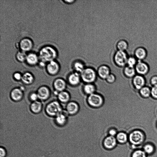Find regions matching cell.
<instances>
[{
    "mask_svg": "<svg viewBox=\"0 0 157 157\" xmlns=\"http://www.w3.org/2000/svg\"><path fill=\"white\" fill-rule=\"evenodd\" d=\"M145 139L144 132L142 130L139 128L132 130L128 135L129 142L131 145L136 146H142Z\"/></svg>",
    "mask_w": 157,
    "mask_h": 157,
    "instance_id": "1",
    "label": "cell"
},
{
    "mask_svg": "<svg viewBox=\"0 0 157 157\" xmlns=\"http://www.w3.org/2000/svg\"><path fill=\"white\" fill-rule=\"evenodd\" d=\"M57 56V52L54 48L50 46H46L40 49L38 56L40 61L46 63L54 60Z\"/></svg>",
    "mask_w": 157,
    "mask_h": 157,
    "instance_id": "2",
    "label": "cell"
},
{
    "mask_svg": "<svg viewBox=\"0 0 157 157\" xmlns=\"http://www.w3.org/2000/svg\"><path fill=\"white\" fill-rule=\"evenodd\" d=\"M80 75L81 81L85 83H94L98 76L97 71L90 67H86L80 73Z\"/></svg>",
    "mask_w": 157,
    "mask_h": 157,
    "instance_id": "3",
    "label": "cell"
},
{
    "mask_svg": "<svg viewBox=\"0 0 157 157\" xmlns=\"http://www.w3.org/2000/svg\"><path fill=\"white\" fill-rule=\"evenodd\" d=\"M87 101L90 106L95 108L101 107L104 103V99L102 96L97 93L88 96Z\"/></svg>",
    "mask_w": 157,
    "mask_h": 157,
    "instance_id": "4",
    "label": "cell"
},
{
    "mask_svg": "<svg viewBox=\"0 0 157 157\" xmlns=\"http://www.w3.org/2000/svg\"><path fill=\"white\" fill-rule=\"evenodd\" d=\"M47 113L51 116H57L62 111L60 104L56 101H54L49 103L46 108Z\"/></svg>",
    "mask_w": 157,
    "mask_h": 157,
    "instance_id": "5",
    "label": "cell"
},
{
    "mask_svg": "<svg viewBox=\"0 0 157 157\" xmlns=\"http://www.w3.org/2000/svg\"><path fill=\"white\" fill-rule=\"evenodd\" d=\"M128 57L125 51H117L114 56V60L116 64L120 67H124L127 64Z\"/></svg>",
    "mask_w": 157,
    "mask_h": 157,
    "instance_id": "6",
    "label": "cell"
},
{
    "mask_svg": "<svg viewBox=\"0 0 157 157\" xmlns=\"http://www.w3.org/2000/svg\"><path fill=\"white\" fill-rule=\"evenodd\" d=\"M134 68L137 74L143 76L147 74L150 69L148 64L143 60H138Z\"/></svg>",
    "mask_w": 157,
    "mask_h": 157,
    "instance_id": "7",
    "label": "cell"
},
{
    "mask_svg": "<svg viewBox=\"0 0 157 157\" xmlns=\"http://www.w3.org/2000/svg\"><path fill=\"white\" fill-rule=\"evenodd\" d=\"M143 76L137 74L132 78V84L136 89L139 90L145 86L146 80Z\"/></svg>",
    "mask_w": 157,
    "mask_h": 157,
    "instance_id": "8",
    "label": "cell"
},
{
    "mask_svg": "<svg viewBox=\"0 0 157 157\" xmlns=\"http://www.w3.org/2000/svg\"><path fill=\"white\" fill-rule=\"evenodd\" d=\"M33 43L29 38H25L20 41L18 46L22 51L25 52L30 51L33 47Z\"/></svg>",
    "mask_w": 157,
    "mask_h": 157,
    "instance_id": "9",
    "label": "cell"
},
{
    "mask_svg": "<svg viewBox=\"0 0 157 157\" xmlns=\"http://www.w3.org/2000/svg\"><path fill=\"white\" fill-rule=\"evenodd\" d=\"M117 143L115 137L109 135L104 139L103 145L106 149L111 150L116 147Z\"/></svg>",
    "mask_w": 157,
    "mask_h": 157,
    "instance_id": "10",
    "label": "cell"
},
{
    "mask_svg": "<svg viewBox=\"0 0 157 157\" xmlns=\"http://www.w3.org/2000/svg\"><path fill=\"white\" fill-rule=\"evenodd\" d=\"M69 83L72 86H76L81 82L80 74L75 71L70 73L68 77Z\"/></svg>",
    "mask_w": 157,
    "mask_h": 157,
    "instance_id": "11",
    "label": "cell"
},
{
    "mask_svg": "<svg viewBox=\"0 0 157 157\" xmlns=\"http://www.w3.org/2000/svg\"><path fill=\"white\" fill-rule=\"evenodd\" d=\"M98 75L101 78L105 79L111 73L110 67L106 65H102L100 66L97 71Z\"/></svg>",
    "mask_w": 157,
    "mask_h": 157,
    "instance_id": "12",
    "label": "cell"
},
{
    "mask_svg": "<svg viewBox=\"0 0 157 157\" xmlns=\"http://www.w3.org/2000/svg\"><path fill=\"white\" fill-rule=\"evenodd\" d=\"M79 109V106L77 102L71 101L67 104L66 111L70 115H74L77 113Z\"/></svg>",
    "mask_w": 157,
    "mask_h": 157,
    "instance_id": "13",
    "label": "cell"
},
{
    "mask_svg": "<svg viewBox=\"0 0 157 157\" xmlns=\"http://www.w3.org/2000/svg\"><path fill=\"white\" fill-rule=\"evenodd\" d=\"M147 55V50L143 47L137 48L134 52V56L138 60L143 61L146 58Z\"/></svg>",
    "mask_w": 157,
    "mask_h": 157,
    "instance_id": "14",
    "label": "cell"
},
{
    "mask_svg": "<svg viewBox=\"0 0 157 157\" xmlns=\"http://www.w3.org/2000/svg\"><path fill=\"white\" fill-rule=\"evenodd\" d=\"M46 69L49 74L54 75L59 72L60 67L59 64L57 62L53 60L48 63L46 65Z\"/></svg>",
    "mask_w": 157,
    "mask_h": 157,
    "instance_id": "15",
    "label": "cell"
},
{
    "mask_svg": "<svg viewBox=\"0 0 157 157\" xmlns=\"http://www.w3.org/2000/svg\"><path fill=\"white\" fill-rule=\"evenodd\" d=\"M37 93L39 98L44 100L49 97L50 92L48 88L45 86H43L38 89Z\"/></svg>",
    "mask_w": 157,
    "mask_h": 157,
    "instance_id": "16",
    "label": "cell"
},
{
    "mask_svg": "<svg viewBox=\"0 0 157 157\" xmlns=\"http://www.w3.org/2000/svg\"><path fill=\"white\" fill-rule=\"evenodd\" d=\"M68 114L67 111H62L56 117V121L57 123L59 125H63L66 124L67 121Z\"/></svg>",
    "mask_w": 157,
    "mask_h": 157,
    "instance_id": "17",
    "label": "cell"
},
{
    "mask_svg": "<svg viewBox=\"0 0 157 157\" xmlns=\"http://www.w3.org/2000/svg\"><path fill=\"white\" fill-rule=\"evenodd\" d=\"M82 89L84 93L88 96L96 93V88L94 83H85L83 85Z\"/></svg>",
    "mask_w": 157,
    "mask_h": 157,
    "instance_id": "18",
    "label": "cell"
},
{
    "mask_svg": "<svg viewBox=\"0 0 157 157\" xmlns=\"http://www.w3.org/2000/svg\"><path fill=\"white\" fill-rule=\"evenodd\" d=\"M142 149L146 154L150 155L155 151V147L154 144L150 142H144L142 147Z\"/></svg>",
    "mask_w": 157,
    "mask_h": 157,
    "instance_id": "19",
    "label": "cell"
},
{
    "mask_svg": "<svg viewBox=\"0 0 157 157\" xmlns=\"http://www.w3.org/2000/svg\"><path fill=\"white\" fill-rule=\"evenodd\" d=\"M54 86L57 91L60 92L64 91L66 87L65 81L62 78L56 79L54 83Z\"/></svg>",
    "mask_w": 157,
    "mask_h": 157,
    "instance_id": "20",
    "label": "cell"
},
{
    "mask_svg": "<svg viewBox=\"0 0 157 157\" xmlns=\"http://www.w3.org/2000/svg\"><path fill=\"white\" fill-rule=\"evenodd\" d=\"M39 58L36 53H30L27 55L26 61L27 63L31 65H34L38 62Z\"/></svg>",
    "mask_w": 157,
    "mask_h": 157,
    "instance_id": "21",
    "label": "cell"
},
{
    "mask_svg": "<svg viewBox=\"0 0 157 157\" xmlns=\"http://www.w3.org/2000/svg\"><path fill=\"white\" fill-rule=\"evenodd\" d=\"M23 95L22 90L20 89L15 88L11 92V97L12 99L15 101H19L21 100Z\"/></svg>",
    "mask_w": 157,
    "mask_h": 157,
    "instance_id": "22",
    "label": "cell"
},
{
    "mask_svg": "<svg viewBox=\"0 0 157 157\" xmlns=\"http://www.w3.org/2000/svg\"><path fill=\"white\" fill-rule=\"evenodd\" d=\"M118 143L124 144L128 141V135L125 132H118L115 136Z\"/></svg>",
    "mask_w": 157,
    "mask_h": 157,
    "instance_id": "23",
    "label": "cell"
},
{
    "mask_svg": "<svg viewBox=\"0 0 157 157\" xmlns=\"http://www.w3.org/2000/svg\"><path fill=\"white\" fill-rule=\"evenodd\" d=\"M123 71L125 76L129 78H132L136 75V72L135 68L128 66L124 67Z\"/></svg>",
    "mask_w": 157,
    "mask_h": 157,
    "instance_id": "24",
    "label": "cell"
},
{
    "mask_svg": "<svg viewBox=\"0 0 157 157\" xmlns=\"http://www.w3.org/2000/svg\"><path fill=\"white\" fill-rule=\"evenodd\" d=\"M73 67L75 71L80 73L86 68L84 63L80 60L75 61L73 64Z\"/></svg>",
    "mask_w": 157,
    "mask_h": 157,
    "instance_id": "25",
    "label": "cell"
},
{
    "mask_svg": "<svg viewBox=\"0 0 157 157\" xmlns=\"http://www.w3.org/2000/svg\"><path fill=\"white\" fill-rule=\"evenodd\" d=\"M58 98L59 101L63 103H67L70 100L71 96L67 92L63 91L60 92L58 94Z\"/></svg>",
    "mask_w": 157,
    "mask_h": 157,
    "instance_id": "26",
    "label": "cell"
},
{
    "mask_svg": "<svg viewBox=\"0 0 157 157\" xmlns=\"http://www.w3.org/2000/svg\"><path fill=\"white\" fill-rule=\"evenodd\" d=\"M140 95L143 98H147L151 96V89L148 86H145L139 90Z\"/></svg>",
    "mask_w": 157,
    "mask_h": 157,
    "instance_id": "27",
    "label": "cell"
},
{
    "mask_svg": "<svg viewBox=\"0 0 157 157\" xmlns=\"http://www.w3.org/2000/svg\"><path fill=\"white\" fill-rule=\"evenodd\" d=\"M21 80L25 83L29 84L33 82L34 80V77L31 73L27 72L22 75Z\"/></svg>",
    "mask_w": 157,
    "mask_h": 157,
    "instance_id": "28",
    "label": "cell"
},
{
    "mask_svg": "<svg viewBox=\"0 0 157 157\" xmlns=\"http://www.w3.org/2000/svg\"><path fill=\"white\" fill-rule=\"evenodd\" d=\"M32 111L35 113H38L40 112L42 108L41 103L39 101H33L30 106Z\"/></svg>",
    "mask_w": 157,
    "mask_h": 157,
    "instance_id": "29",
    "label": "cell"
},
{
    "mask_svg": "<svg viewBox=\"0 0 157 157\" xmlns=\"http://www.w3.org/2000/svg\"><path fill=\"white\" fill-rule=\"evenodd\" d=\"M117 47L118 51L125 52L128 48V44L125 40H121L117 43Z\"/></svg>",
    "mask_w": 157,
    "mask_h": 157,
    "instance_id": "30",
    "label": "cell"
},
{
    "mask_svg": "<svg viewBox=\"0 0 157 157\" xmlns=\"http://www.w3.org/2000/svg\"><path fill=\"white\" fill-rule=\"evenodd\" d=\"M147 155L142 149L134 150L132 152L131 157H147Z\"/></svg>",
    "mask_w": 157,
    "mask_h": 157,
    "instance_id": "31",
    "label": "cell"
},
{
    "mask_svg": "<svg viewBox=\"0 0 157 157\" xmlns=\"http://www.w3.org/2000/svg\"><path fill=\"white\" fill-rule=\"evenodd\" d=\"M137 61V59L134 56L128 57L127 62V66L131 67H135Z\"/></svg>",
    "mask_w": 157,
    "mask_h": 157,
    "instance_id": "32",
    "label": "cell"
},
{
    "mask_svg": "<svg viewBox=\"0 0 157 157\" xmlns=\"http://www.w3.org/2000/svg\"><path fill=\"white\" fill-rule=\"evenodd\" d=\"M27 55L25 52L22 51H19L17 53L16 57L18 61L23 62L26 60Z\"/></svg>",
    "mask_w": 157,
    "mask_h": 157,
    "instance_id": "33",
    "label": "cell"
},
{
    "mask_svg": "<svg viewBox=\"0 0 157 157\" xmlns=\"http://www.w3.org/2000/svg\"><path fill=\"white\" fill-rule=\"evenodd\" d=\"M107 82L109 83H113L116 81V75L113 73H111L105 79Z\"/></svg>",
    "mask_w": 157,
    "mask_h": 157,
    "instance_id": "34",
    "label": "cell"
},
{
    "mask_svg": "<svg viewBox=\"0 0 157 157\" xmlns=\"http://www.w3.org/2000/svg\"><path fill=\"white\" fill-rule=\"evenodd\" d=\"M151 89V97L153 99L157 100V86H152Z\"/></svg>",
    "mask_w": 157,
    "mask_h": 157,
    "instance_id": "35",
    "label": "cell"
},
{
    "mask_svg": "<svg viewBox=\"0 0 157 157\" xmlns=\"http://www.w3.org/2000/svg\"><path fill=\"white\" fill-rule=\"evenodd\" d=\"M150 83L152 86H157V75H153L151 77Z\"/></svg>",
    "mask_w": 157,
    "mask_h": 157,
    "instance_id": "36",
    "label": "cell"
},
{
    "mask_svg": "<svg viewBox=\"0 0 157 157\" xmlns=\"http://www.w3.org/2000/svg\"><path fill=\"white\" fill-rule=\"evenodd\" d=\"M118 132L117 130L114 128H110L108 131L109 135L114 137L116 136Z\"/></svg>",
    "mask_w": 157,
    "mask_h": 157,
    "instance_id": "37",
    "label": "cell"
},
{
    "mask_svg": "<svg viewBox=\"0 0 157 157\" xmlns=\"http://www.w3.org/2000/svg\"><path fill=\"white\" fill-rule=\"evenodd\" d=\"M30 99L34 101H37V100L38 98L37 93H33L31 94L30 96Z\"/></svg>",
    "mask_w": 157,
    "mask_h": 157,
    "instance_id": "38",
    "label": "cell"
},
{
    "mask_svg": "<svg viewBox=\"0 0 157 157\" xmlns=\"http://www.w3.org/2000/svg\"><path fill=\"white\" fill-rule=\"evenodd\" d=\"M6 151L3 147L0 148V157H6Z\"/></svg>",
    "mask_w": 157,
    "mask_h": 157,
    "instance_id": "39",
    "label": "cell"
},
{
    "mask_svg": "<svg viewBox=\"0 0 157 157\" xmlns=\"http://www.w3.org/2000/svg\"><path fill=\"white\" fill-rule=\"evenodd\" d=\"M22 75L19 72H16L13 75L15 79L17 80H19L21 79Z\"/></svg>",
    "mask_w": 157,
    "mask_h": 157,
    "instance_id": "40",
    "label": "cell"
},
{
    "mask_svg": "<svg viewBox=\"0 0 157 157\" xmlns=\"http://www.w3.org/2000/svg\"><path fill=\"white\" fill-rule=\"evenodd\" d=\"M75 1V0H64V2L67 3H73Z\"/></svg>",
    "mask_w": 157,
    "mask_h": 157,
    "instance_id": "41",
    "label": "cell"
},
{
    "mask_svg": "<svg viewBox=\"0 0 157 157\" xmlns=\"http://www.w3.org/2000/svg\"><path fill=\"white\" fill-rule=\"evenodd\" d=\"M155 126H156V128H157V122L156 123Z\"/></svg>",
    "mask_w": 157,
    "mask_h": 157,
    "instance_id": "42",
    "label": "cell"
}]
</instances>
